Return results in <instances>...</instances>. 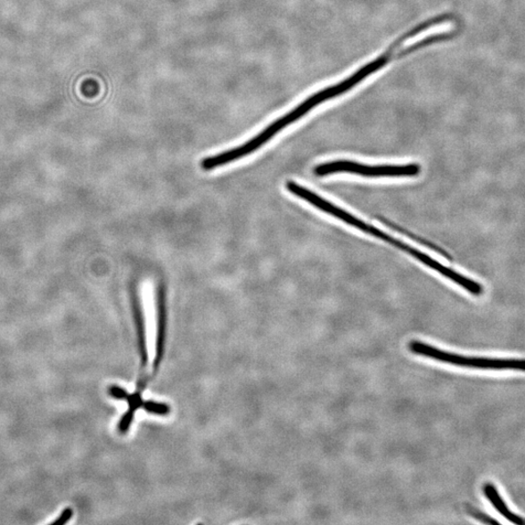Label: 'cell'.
<instances>
[{
    "label": "cell",
    "mask_w": 525,
    "mask_h": 525,
    "mask_svg": "<svg viewBox=\"0 0 525 525\" xmlns=\"http://www.w3.org/2000/svg\"><path fill=\"white\" fill-rule=\"evenodd\" d=\"M73 509L68 507L64 509L56 521L51 522V525H63L69 522L73 517Z\"/></svg>",
    "instance_id": "9"
},
{
    "label": "cell",
    "mask_w": 525,
    "mask_h": 525,
    "mask_svg": "<svg viewBox=\"0 0 525 525\" xmlns=\"http://www.w3.org/2000/svg\"><path fill=\"white\" fill-rule=\"evenodd\" d=\"M314 173L320 177L340 173L372 178L415 177L422 173V167L419 164L371 166L352 162V160H340L317 165Z\"/></svg>",
    "instance_id": "4"
},
{
    "label": "cell",
    "mask_w": 525,
    "mask_h": 525,
    "mask_svg": "<svg viewBox=\"0 0 525 525\" xmlns=\"http://www.w3.org/2000/svg\"><path fill=\"white\" fill-rule=\"evenodd\" d=\"M469 513L474 519H476V520H478V521H480L481 522H484V523H498L497 521L492 520L488 515H485V513L478 511L477 509H472V510L469 511Z\"/></svg>",
    "instance_id": "10"
},
{
    "label": "cell",
    "mask_w": 525,
    "mask_h": 525,
    "mask_svg": "<svg viewBox=\"0 0 525 525\" xmlns=\"http://www.w3.org/2000/svg\"><path fill=\"white\" fill-rule=\"evenodd\" d=\"M285 188L289 193H291L292 195L308 202L309 205H312L317 209L329 214V216L334 217L335 218L350 225V226L352 227H355L364 233L373 235V238H377L385 242H388L394 246V248L398 249L404 251L405 253L413 256L414 258H415L417 261H420L425 266L430 267L431 269L442 275L443 276L447 278V280L452 281L460 287H463L470 294H472L476 297L484 294V287L481 286L479 283L471 280V278L462 274H459L452 269H449L448 267L444 266L441 263H439L430 255H427L420 250H417L408 243H405L398 239H395L392 237V235H390L387 233L382 232L379 228L372 226V225L364 222L363 220L356 217L355 216H352L351 213L346 211L345 209H340L336 205H333V203H331L323 197L318 196L313 191H310L304 186L299 185L294 181H287Z\"/></svg>",
    "instance_id": "1"
},
{
    "label": "cell",
    "mask_w": 525,
    "mask_h": 525,
    "mask_svg": "<svg viewBox=\"0 0 525 525\" xmlns=\"http://www.w3.org/2000/svg\"><path fill=\"white\" fill-rule=\"evenodd\" d=\"M483 491L486 498L488 500L492 507H494L503 518L506 519L512 523L519 525L525 524V520L522 517L511 511L504 499H503L500 496L499 490L494 484H485Z\"/></svg>",
    "instance_id": "6"
},
{
    "label": "cell",
    "mask_w": 525,
    "mask_h": 525,
    "mask_svg": "<svg viewBox=\"0 0 525 525\" xmlns=\"http://www.w3.org/2000/svg\"><path fill=\"white\" fill-rule=\"evenodd\" d=\"M157 344L156 357L154 360V373H156L159 369L165 351L167 313L166 291L165 286L163 284H160L157 289Z\"/></svg>",
    "instance_id": "5"
},
{
    "label": "cell",
    "mask_w": 525,
    "mask_h": 525,
    "mask_svg": "<svg viewBox=\"0 0 525 525\" xmlns=\"http://www.w3.org/2000/svg\"><path fill=\"white\" fill-rule=\"evenodd\" d=\"M409 349L414 355L430 358L456 367L492 370V371H517L525 373V359L523 358H492L464 357L455 352H448L437 349L421 340L409 342Z\"/></svg>",
    "instance_id": "3"
},
{
    "label": "cell",
    "mask_w": 525,
    "mask_h": 525,
    "mask_svg": "<svg viewBox=\"0 0 525 525\" xmlns=\"http://www.w3.org/2000/svg\"><path fill=\"white\" fill-rule=\"evenodd\" d=\"M346 94H348V86L342 80L326 86L325 88L320 89L308 96L295 109L278 118L277 120L267 126L262 132L250 139L249 142L220 154L203 159L201 162V168L203 170L209 171L251 155L256 150L260 149L269 143L278 133L283 131L286 127L296 123L321 104L340 98V96Z\"/></svg>",
    "instance_id": "2"
},
{
    "label": "cell",
    "mask_w": 525,
    "mask_h": 525,
    "mask_svg": "<svg viewBox=\"0 0 525 525\" xmlns=\"http://www.w3.org/2000/svg\"><path fill=\"white\" fill-rule=\"evenodd\" d=\"M143 408L148 413L160 415H166L170 412L169 406L167 404L158 403L154 401L144 402Z\"/></svg>",
    "instance_id": "8"
},
{
    "label": "cell",
    "mask_w": 525,
    "mask_h": 525,
    "mask_svg": "<svg viewBox=\"0 0 525 525\" xmlns=\"http://www.w3.org/2000/svg\"><path fill=\"white\" fill-rule=\"evenodd\" d=\"M134 310H135V324H136V330H137L139 352H141L143 368H145L148 364V355H147L146 340H145L144 317L142 304H141V302H139V299L137 297L135 298Z\"/></svg>",
    "instance_id": "7"
}]
</instances>
